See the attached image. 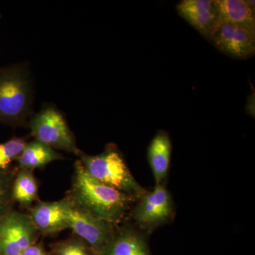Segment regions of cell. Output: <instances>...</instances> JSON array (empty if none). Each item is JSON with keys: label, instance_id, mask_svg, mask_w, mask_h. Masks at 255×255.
Returning <instances> with one entry per match:
<instances>
[{"label": "cell", "instance_id": "obj_14", "mask_svg": "<svg viewBox=\"0 0 255 255\" xmlns=\"http://www.w3.org/2000/svg\"><path fill=\"white\" fill-rule=\"evenodd\" d=\"M63 159L61 153L43 142L34 140L26 142L16 162L18 168L33 171L35 169L43 168L54 161Z\"/></svg>", "mask_w": 255, "mask_h": 255}, {"label": "cell", "instance_id": "obj_6", "mask_svg": "<svg viewBox=\"0 0 255 255\" xmlns=\"http://www.w3.org/2000/svg\"><path fill=\"white\" fill-rule=\"evenodd\" d=\"M39 235L29 214L11 210L0 218V255H21Z\"/></svg>", "mask_w": 255, "mask_h": 255}, {"label": "cell", "instance_id": "obj_15", "mask_svg": "<svg viewBox=\"0 0 255 255\" xmlns=\"http://www.w3.org/2000/svg\"><path fill=\"white\" fill-rule=\"evenodd\" d=\"M13 198L25 209H31L32 204L38 199V184L33 172L18 168L12 187Z\"/></svg>", "mask_w": 255, "mask_h": 255}, {"label": "cell", "instance_id": "obj_16", "mask_svg": "<svg viewBox=\"0 0 255 255\" xmlns=\"http://www.w3.org/2000/svg\"><path fill=\"white\" fill-rule=\"evenodd\" d=\"M16 171L17 169H11L0 172V218L14 209L12 187Z\"/></svg>", "mask_w": 255, "mask_h": 255}, {"label": "cell", "instance_id": "obj_2", "mask_svg": "<svg viewBox=\"0 0 255 255\" xmlns=\"http://www.w3.org/2000/svg\"><path fill=\"white\" fill-rule=\"evenodd\" d=\"M33 88L29 66H0V124L26 127L33 117Z\"/></svg>", "mask_w": 255, "mask_h": 255}, {"label": "cell", "instance_id": "obj_13", "mask_svg": "<svg viewBox=\"0 0 255 255\" xmlns=\"http://www.w3.org/2000/svg\"><path fill=\"white\" fill-rule=\"evenodd\" d=\"M215 1L221 23L237 25L255 36V1L215 0Z\"/></svg>", "mask_w": 255, "mask_h": 255}, {"label": "cell", "instance_id": "obj_5", "mask_svg": "<svg viewBox=\"0 0 255 255\" xmlns=\"http://www.w3.org/2000/svg\"><path fill=\"white\" fill-rule=\"evenodd\" d=\"M69 199V228L99 255L115 235L116 225Z\"/></svg>", "mask_w": 255, "mask_h": 255}, {"label": "cell", "instance_id": "obj_12", "mask_svg": "<svg viewBox=\"0 0 255 255\" xmlns=\"http://www.w3.org/2000/svg\"><path fill=\"white\" fill-rule=\"evenodd\" d=\"M172 150L168 132L157 130L147 147V159L156 184H163L168 175Z\"/></svg>", "mask_w": 255, "mask_h": 255}, {"label": "cell", "instance_id": "obj_10", "mask_svg": "<svg viewBox=\"0 0 255 255\" xmlns=\"http://www.w3.org/2000/svg\"><path fill=\"white\" fill-rule=\"evenodd\" d=\"M69 199L56 201H38L29 209L32 221L40 234L53 236L69 228Z\"/></svg>", "mask_w": 255, "mask_h": 255}, {"label": "cell", "instance_id": "obj_1", "mask_svg": "<svg viewBox=\"0 0 255 255\" xmlns=\"http://www.w3.org/2000/svg\"><path fill=\"white\" fill-rule=\"evenodd\" d=\"M69 199L77 205L91 211L117 226L126 217L133 202L132 196L96 180L84 168L79 159Z\"/></svg>", "mask_w": 255, "mask_h": 255}, {"label": "cell", "instance_id": "obj_18", "mask_svg": "<svg viewBox=\"0 0 255 255\" xmlns=\"http://www.w3.org/2000/svg\"><path fill=\"white\" fill-rule=\"evenodd\" d=\"M50 255H97L85 242L78 237L69 238L55 243Z\"/></svg>", "mask_w": 255, "mask_h": 255}, {"label": "cell", "instance_id": "obj_7", "mask_svg": "<svg viewBox=\"0 0 255 255\" xmlns=\"http://www.w3.org/2000/svg\"><path fill=\"white\" fill-rule=\"evenodd\" d=\"M136 201L132 219L144 231L155 229L173 216V201L164 184H156L153 190L146 191Z\"/></svg>", "mask_w": 255, "mask_h": 255}, {"label": "cell", "instance_id": "obj_8", "mask_svg": "<svg viewBox=\"0 0 255 255\" xmlns=\"http://www.w3.org/2000/svg\"><path fill=\"white\" fill-rule=\"evenodd\" d=\"M209 41L233 59L248 60L255 54V36L237 25L220 23Z\"/></svg>", "mask_w": 255, "mask_h": 255}, {"label": "cell", "instance_id": "obj_4", "mask_svg": "<svg viewBox=\"0 0 255 255\" xmlns=\"http://www.w3.org/2000/svg\"><path fill=\"white\" fill-rule=\"evenodd\" d=\"M28 126L36 140L55 150L77 156L82 152L63 114L54 106L46 105L39 112L33 114Z\"/></svg>", "mask_w": 255, "mask_h": 255}, {"label": "cell", "instance_id": "obj_11", "mask_svg": "<svg viewBox=\"0 0 255 255\" xmlns=\"http://www.w3.org/2000/svg\"><path fill=\"white\" fill-rule=\"evenodd\" d=\"M99 255H151L143 233L130 226L116 231L114 238Z\"/></svg>", "mask_w": 255, "mask_h": 255}, {"label": "cell", "instance_id": "obj_17", "mask_svg": "<svg viewBox=\"0 0 255 255\" xmlns=\"http://www.w3.org/2000/svg\"><path fill=\"white\" fill-rule=\"evenodd\" d=\"M26 144V142L19 137L0 142V172H6L11 169V164L17 160Z\"/></svg>", "mask_w": 255, "mask_h": 255}, {"label": "cell", "instance_id": "obj_3", "mask_svg": "<svg viewBox=\"0 0 255 255\" xmlns=\"http://www.w3.org/2000/svg\"><path fill=\"white\" fill-rule=\"evenodd\" d=\"M87 173L96 180L137 199L146 192L132 175L118 147L109 144L97 155L80 152L78 156Z\"/></svg>", "mask_w": 255, "mask_h": 255}, {"label": "cell", "instance_id": "obj_19", "mask_svg": "<svg viewBox=\"0 0 255 255\" xmlns=\"http://www.w3.org/2000/svg\"><path fill=\"white\" fill-rule=\"evenodd\" d=\"M21 255H50L47 253L41 243H34L25 250Z\"/></svg>", "mask_w": 255, "mask_h": 255}, {"label": "cell", "instance_id": "obj_20", "mask_svg": "<svg viewBox=\"0 0 255 255\" xmlns=\"http://www.w3.org/2000/svg\"><path fill=\"white\" fill-rule=\"evenodd\" d=\"M1 14H0V18H1Z\"/></svg>", "mask_w": 255, "mask_h": 255}, {"label": "cell", "instance_id": "obj_9", "mask_svg": "<svg viewBox=\"0 0 255 255\" xmlns=\"http://www.w3.org/2000/svg\"><path fill=\"white\" fill-rule=\"evenodd\" d=\"M176 9L178 14L207 41L221 23L215 0H182Z\"/></svg>", "mask_w": 255, "mask_h": 255}]
</instances>
